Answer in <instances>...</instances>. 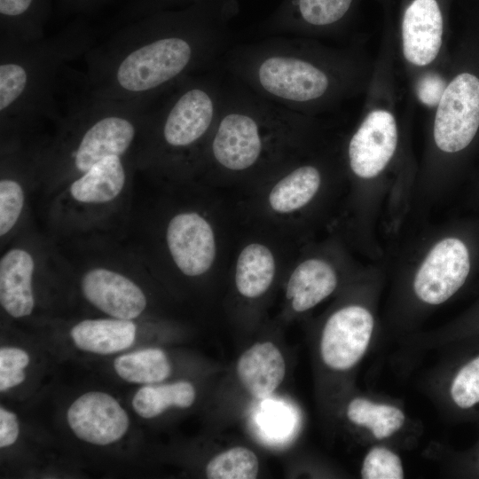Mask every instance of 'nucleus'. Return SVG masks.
I'll use <instances>...</instances> for the list:
<instances>
[{
    "label": "nucleus",
    "instance_id": "12",
    "mask_svg": "<svg viewBox=\"0 0 479 479\" xmlns=\"http://www.w3.org/2000/svg\"><path fill=\"white\" fill-rule=\"evenodd\" d=\"M397 140L394 114L385 107L373 108L349 140L347 158L350 170L363 179L377 177L394 156Z\"/></svg>",
    "mask_w": 479,
    "mask_h": 479
},
{
    "label": "nucleus",
    "instance_id": "10",
    "mask_svg": "<svg viewBox=\"0 0 479 479\" xmlns=\"http://www.w3.org/2000/svg\"><path fill=\"white\" fill-rule=\"evenodd\" d=\"M470 271L468 250L457 238L438 241L420 264L413 280L417 297L428 304H441L456 294Z\"/></svg>",
    "mask_w": 479,
    "mask_h": 479
},
{
    "label": "nucleus",
    "instance_id": "24",
    "mask_svg": "<svg viewBox=\"0 0 479 479\" xmlns=\"http://www.w3.org/2000/svg\"><path fill=\"white\" fill-rule=\"evenodd\" d=\"M114 367L120 378L127 382L153 384L167 379L171 365L166 353L155 348L144 349L119 356Z\"/></svg>",
    "mask_w": 479,
    "mask_h": 479
},
{
    "label": "nucleus",
    "instance_id": "23",
    "mask_svg": "<svg viewBox=\"0 0 479 479\" xmlns=\"http://www.w3.org/2000/svg\"><path fill=\"white\" fill-rule=\"evenodd\" d=\"M195 397V389L189 381L146 384L135 393L132 407L140 417L151 419L169 407L188 408L193 404Z\"/></svg>",
    "mask_w": 479,
    "mask_h": 479
},
{
    "label": "nucleus",
    "instance_id": "18",
    "mask_svg": "<svg viewBox=\"0 0 479 479\" xmlns=\"http://www.w3.org/2000/svg\"><path fill=\"white\" fill-rule=\"evenodd\" d=\"M34 255L24 247L9 248L0 259V303L12 318L29 316L35 308Z\"/></svg>",
    "mask_w": 479,
    "mask_h": 479
},
{
    "label": "nucleus",
    "instance_id": "8",
    "mask_svg": "<svg viewBox=\"0 0 479 479\" xmlns=\"http://www.w3.org/2000/svg\"><path fill=\"white\" fill-rule=\"evenodd\" d=\"M356 0H282L257 28L260 36L310 38L338 32L349 20Z\"/></svg>",
    "mask_w": 479,
    "mask_h": 479
},
{
    "label": "nucleus",
    "instance_id": "27",
    "mask_svg": "<svg viewBox=\"0 0 479 479\" xmlns=\"http://www.w3.org/2000/svg\"><path fill=\"white\" fill-rule=\"evenodd\" d=\"M258 472V458L243 446L218 453L206 466V475L210 479H254Z\"/></svg>",
    "mask_w": 479,
    "mask_h": 479
},
{
    "label": "nucleus",
    "instance_id": "33",
    "mask_svg": "<svg viewBox=\"0 0 479 479\" xmlns=\"http://www.w3.org/2000/svg\"><path fill=\"white\" fill-rule=\"evenodd\" d=\"M474 464L475 465L476 469L479 472V449H478L475 456L474 457Z\"/></svg>",
    "mask_w": 479,
    "mask_h": 479
},
{
    "label": "nucleus",
    "instance_id": "31",
    "mask_svg": "<svg viewBox=\"0 0 479 479\" xmlns=\"http://www.w3.org/2000/svg\"><path fill=\"white\" fill-rule=\"evenodd\" d=\"M34 0H0V12L2 18L10 20H17L12 35L4 40H0V43L11 42L17 32L19 20H26L27 13L32 10Z\"/></svg>",
    "mask_w": 479,
    "mask_h": 479
},
{
    "label": "nucleus",
    "instance_id": "5",
    "mask_svg": "<svg viewBox=\"0 0 479 479\" xmlns=\"http://www.w3.org/2000/svg\"><path fill=\"white\" fill-rule=\"evenodd\" d=\"M97 44L89 30L73 28L17 45H0L2 143L25 140L46 119H58L57 91L67 64Z\"/></svg>",
    "mask_w": 479,
    "mask_h": 479
},
{
    "label": "nucleus",
    "instance_id": "1",
    "mask_svg": "<svg viewBox=\"0 0 479 479\" xmlns=\"http://www.w3.org/2000/svg\"><path fill=\"white\" fill-rule=\"evenodd\" d=\"M237 0H198L96 44L84 56L81 91L153 103L185 77L218 66L231 45Z\"/></svg>",
    "mask_w": 479,
    "mask_h": 479
},
{
    "label": "nucleus",
    "instance_id": "20",
    "mask_svg": "<svg viewBox=\"0 0 479 479\" xmlns=\"http://www.w3.org/2000/svg\"><path fill=\"white\" fill-rule=\"evenodd\" d=\"M337 283L336 271L328 262L309 258L292 271L287 284L286 297L295 312H303L328 297Z\"/></svg>",
    "mask_w": 479,
    "mask_h": 479
},
{
    "label": "nucleus",
    "instance_id": "9",
    "mask_svg": "<svg viewBox=\"0 0 479 479\" xmlns=\"http://www.w3.org/2000/svg\"><path fill=\"white\" fill-rule=\"evenodd\" d=\"M374 319L366 308L344 306L326 320L320 337L319 351L324 364L334 371L355 366L366 352Z\"/></svg>",
    "mask_w": 479,
    "mask_h": 479
},
{
    "label": "nucleus",
    "instance_id": "29",
    "mask_svg": "<svg viewBox=\"0 0 479 479\" xmlns=\"http://www.w3.org/2000/svg\"><path fill=\"white\" fill-rule=\"evenodd\" d=\"M30 361L29 355L14 347L0 349V390L6 391L22 383L26 379L24 369Z\"/></svg>",
    "mask_w": 479,
    "mask_h": 479
},
{
    "label": "nucleus",
    "instance_id": "11",
    "mask_svg": "<svg viewBox=\"0 0 479 479\" xmlns=\"http://www.w3.org/2000/svg\"><path fill=\"white\" fill-rule=\"evenodd\" d=\"M165 241L170 258L184 275L207 273L216 257V239L210 222L201 213L184 210L169 220Z\"/></svg>",
    "mask_w": 479,
    "mask_h": 479
},
{
    "label": "nucleus",
    "instance_id": "28",
    "mask_svg": "<svg viewBox=\"0 0 479 479\" xmlns=\"http://www.w3.org/2000/svg\"><path fill=\"white\" fill-rule=\"evenodd\" d=\"M363 479H402L404 468L399 456L384 446H374L361 467Z\"/></svg>",
    "mask_w": 479,
    "mask_h": 479
},
{
    "label": "nucleus",
    "instance_id": "17",
    "mask_svg": "<svg viewBox=\"0 0 479 479\" xmlns=\"http://www.w3.org/2000/svg\"><path fill=\"white\" fill-rule=\"evenodd\" d=\"M278 177L267 195L269 208L278 215H290L309 204L322 183L320 167L298 156L276 170Z\"/></svg>",
    "mask_w": 479,
    "mask_h": 479
},
{
    "label": "nucleus",
    "instance_id": "2",
    "mask_svg": "<svg viewBox=\"0 0 479 479\" xmlns=\"http://www.w3.org/2000/svg\"><path fill=\"white\" fill-rule=\"evenodd\" d=\"M221 65L260 97L309 117L350 95L357 78L349 51L292 35L265 36L231 46Z\"/></svg>",
    "mask_w": 479,
    "mask_h": 479
},
{
    "label": "nucleus",
    "instance_id": "3",
    "mask_svg": "<svg viewBox=\"0 0 479 479\" xmlns=\"http://www.w3.org/2000/svg\"><path fill=\"white\" fill-rule=\"evenodd\" d=\"M225 75L221 110L197 170L229 177L273 173L298 156L312 117L279 106Z\"/></svg>",
    "mask_w": 479,
    "mask_h": 479
},
{
    "label": "nucleus",
    "instance_id": "14",
    "mask_svg": "<svg viewBox=\"0 0 479 479\" xmlns=\"http://www.w3.org/2000/svg\"><path fill=\"white\" fill-rule=\"evenodd\" d=\"M444 33V17L439 0H408L401 24V48L412 67H424L440 53Z\"/></svg>",
    "mask_w": 479,
    "mask_h": 479
},
{
    "label": "nucleus",
    "instance_id": "25",
    "mask_svg": "<svg viewBox=\"0 0 479 479\" xmlns=\"http://www.w3.org/2000/svg\"><path fill=\"white\" fill-rule=\"evenodd\" d=\"M346 414L350 422L367 428L377 439L391 436L404 423V414L398 407L362 397L349 402Z\"/></svg>",
    "mask_w": 479,
    "mask_h": 479
},
{
    "label": "nucleus",
    "instance_id": "34",
    "mask_svg": "<svg viewBox=\"0 0 479 479\" xmlns=\"http://www.w3.org/2000/svg\"><path fill=\"white\" fill-rule=\"evenodd\" d=\"M182 0H160V4H175L177 2H181ZM198 0H194V2H196Z\"/></svg>",
    "mask_w": 479,
    "mask_h": 479
},
{
    "label": "nucleus",
    "instance_id": "7",
    "mask_svg": "<svg viewBox=\"0 0 479 479\" xmlns=\"http://www.w3.org/2000/svg\"><path fill=\"white\" fill-rule=\"evenodd\" d=\"M479 129V78L471 73L457 75L436 107L433 137L436 147L448 153L466 148Z\"/></svg>",
    "mask_w": 479,
    "mask_h": 479
},
{
    "label": "nucleus",
    "instance_id": "22",
    "mask_svg": "<svg viewBox=\"0 0 479 479\" xmlns=\"http://www.w3.org/2000/svg\"><path fill=\"white\" fill-rule=\"evenodd\" d=\"M276 261L271 250L261 242H251L240 252L235 265V286L240 294L253 299L271 286Z\"/></svg>",
    "mask_w": 479,
    "mask_h": 479
},
{
    "label": "nucleus",
    "instance_id": "16",
    "mask_svg": "<svg viewBox=\"0 0 479 479\" xmlns=\"http://www.w3.org/2000/svg\"><path fill=\"white\" fill-rule=\"evenodd\" d=\"M81 290L90 304L114 318H137L147 305L146 296L137 283L106 267L88 270L82 277Z\"/></svg>",
    "mask_w": 479,
    "mask_h": 479
},
{
    "label": "nucleus",
    "instance_id": "21",
    "mask_svg": "<svg viewBox=\"0 0 479 479\" xmlns=\"http://www.w3.org/2000/svg\"><path fill=\"white\" fill-rule=\"evenodd\" d=\"M136 332L135 323L129 319H85L72 327L70 336L79 349L108 355L130 348Z\"/></svg>",
    "mask_w": 479,
    "mask_h": 479
},
{
    "label": "nucleus",
    "instance_id": "30",
    "mask_svg": "<svg viewBox=\"0 0 479 479\" xmlns=\"http://www.w3.org/2000/svg\"><path fill=\"white\" fill-rule=\"evenodd\" d=\"M447 84L439 73L430 71L423 74L415 85V93L419 102L428 108H436Z\"/></svg>",
    "mask_w": 479,
    "mask_h": 479
},
{
    "label": "nucleus",
    "instance_id": "15",
    "mask_svg": "<svg viewBox=\"0 0 479 479\" xmlns=\"http://www.w3.org/2000/svg\"><path fill=\"white\" fill-rule=\"evenodd\" d=\"M137 156L109 155L68 182L62 197L75 208H96L114 203L124 192Z\"/></svg>",
    "mask_w": 479,
    "mask_h": 479
},
{
    "label": "nucleus",
    "instance_id": "32",
    "mask_svg": "<svg viewBox=\"0 0 479 479\" xmlns=\"http://www.w3.org/2000/svg\"><path fill=\"white\" fill-rule=\"evenodd\" d=\"M20 433L16 414L4 407H0V447L4 448L13 444Z\"/></svg>",
    "mask_w": 479,
    "mask_h": 479
},
{
    "label": "nucleus",
    "instance_id": "13",
    "mask_svg": "<svg viewBox=\"0 0 479 479\" xmlns=\"http://www.w3.org/2000/svg\"><path fill=\"white\" fill-rule=\"evenodd\" d=\"M67 420L80 440L96 445L117 442L130 426L126 411L113 396L101 391L80 396L69 406Z\"/></svg>",
    "mask_w": 479,
    "mask_h": 479
},
{
    "label": "nucleus",
    "instance_id": "4",
    "mask_svg": "<svg viewBox=\"0 0 479 479\" xmlns=\"http://www.w3.org/2000/svg\"><path fill=\"white\" fill-rule=\"evenodd\" d=\"M153 103L100 99L81 91L52 137L34 145L36 179L65 186L109 155L138 156Z\"/></svg>",
    "mask_w": 479,
    "mask_h": 479
},
{
    "label": "nucleus",
    "instance_id": "6",
    "mask_svg": "<svg viewBox=\"0 0 479 479\" xmlns=\"http://www.w3.org/2000/svg\"><path fill=\"white\" fill-rule=\"evenodd\" d=\"M225 84L220 63L185 77L156 99L138 167L164 172L197 170L221 110Z\"/></svg>",
    "mask_w": 479,
    "mask_h": 479
},
{
    "label": "nucleus",
    "instance_id": "19",
    "mask_svg": "<svg viewBox=\"0 0 479 479\" xmlns=\"http://www.w3.org/2000/svg\"><path fill=\"white\" fill-rule=\"evenodd\" d=\"M236 373L241 385L251 396L265 399L282 383L286 362L274 343L257 342L239 357Z\"/></svg>",
    "mask_w": 479,
    "mask_h": 479
},
{
    "label": "nucleus",
    "instance_id": "26",
    "mask_svg": "<svg viewBox=\"0 0 479 479\" xmlns=\"http://www.w3.org/2000/svg\"><path fill=\"white\" fill-rule=\"evenodd\" d=\"M452 403L464 413H479V351L465 357L449 385Z\"/></svg>",
    "mask_w": 479,
    "mask_h": 479
}]
</instances>
